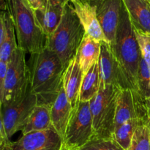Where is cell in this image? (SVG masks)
Returning <instances> with one entry per match:
<instances>
[{"label":"cell","mask_w":150,"mask_h":150,"mask_svg":"<svg viewBox=\"0 0 150 150\" xmlns=\"http://www.w3.org/2000/svg\"><path fill=\"white\" fill-rule=\"evenodd\" d=\"M29 67L30 88L38 98V105L51 107L62 86L66 67L55 53L45 47L31 55Z\"/></svg>","instance_id":"cell-1"},{"label":"cell","mask_w":150,"mask_h":150,"mask_svg":"<svg viewBox=\"0 0 150 150\" xmlns=\"http://www.w3.org/2000/svg\"><path fill=\"white\" fill-rule=\"evenodd\" d=\"M7 11L16 29L18 45L26 54H34L45 48L46 36L38 23L27 0H5Z\"/></svg>","instance_id":"cell-2"},{"label":"cell","mask_w":150,"mask_h":150,"mask_svg":"<svg viewBox=\"0 0 150 150\" xmlns=\"http://www.w3.org/2000/svg\"><path fill=\"white\" fill-rule=\"evenodd\" d=\"M111 47L133 88L138 90V73L142 53L134 27L124 3L122 7L115 40Z\"/></svg>","instance_id":"cell-3"},{"label":"cell","mask_w":150,"mask_h":150,"mask_svg":"<svg viewBox=\"0 0 150 150\" xmlns=\"http://www.w3.org/2000/svg\"><path fill=\"white\" fill-rule=\"evenodd\" d=\"M85 31L71 3L64 5L62 18L55 32L46 38L45 48L55 53L64 66L76 57Z\"/></svg>","instance_id":"cell-4"},{"label":"cell","mask_w":150,"mask_h":150,"mask_svg":"<svg viewBox=\"0 0 150 150\" xmlns=\"http://www.w3.org/2000/svg\"><path fill=\"white\" fill-rule=\"evenodd\" d=\"M119 91L114 86L101 84L98 95L89 101L95 138H113Z\"/></svg>","instance_id":"cell-5"},{"label":"cell","mask_w":150,"mask_h":150,"mask_svg":"<svg viewBox=\"0 0 150 150\" xmlns=\"http://www.w3.org/2000/svg\"><path fill=\"white\" fill-rule=\"evenodd\" d=\"M25 56L26 53L18 47L9 60L4 88L0 92L1 106L21 99L30 87V70Z\"/></svg>","instance_id":"cell-6"},{"label":"cell","mask_w":150,"mask_h":150,"mask_svg":"<svg viewBox=\"0 0 150 150\" xmlns=\"http://www.w3.org/2000/svg\"><path fill=\"white\" fill-rule=\"evenodd\" d=\"M94 137L95 130L89 102L79 100L72 111L63 137V144L80 149Z\"/></svg>","instance_id":"cell-7"},{"label":"cell","mask_w":150,"mask_h":150,"mask_svg":"<svg viewBox=\"0 0 150 150\" xmlns=\"http://www.w3.org/2000/svg\"><path fill=\"white\" fill-rule=\"evenodd\" d=\"M37 105L38 98L29 87L21 99L10 105L1 106L0 118L9 139L22 130Z\"/></svg>","instance_id":"cell-8"},{"label":"cell","mask_w":150,"mask_h":150,"mask_svg":"<svg viewBox=\"0 0 150 150\" xmlns=\"http://www.w3.org/2000/svg\"><path fill=\"white\" fill-rule=\"evenodd\" d=\"M130 120L150 122L145 98L137 89H120L117 100L115 129Z\"/></svg>","instance_id":"cell-9"},{"label":"cell","mask_w":150,"mask_h":150,"mask_svg":"<svg viewBox=\"0 0 150 150\" xmlns=\"http://www.w3.org/2000/svg\"><path fill=\"white\" fill-rule=\"evenodd\" d=\"M98 63L101 84L111 85L120 89H134L122 67L114 56L109 43L102 42Z\"/></svg>","instance_id":"cell-10"},{"label":"cell","mask_w":150,"mask_h":150,"mask_svg":"<svg viewBox=\"0 0 150 150\" xmlns=\"http://www.w3.org/2000/svg\"><path fill=\"white\" fill-rule=\"evenodd\" d=\"M63 139L54 127L22 135L0 150H61Z\"/></svg>","instance_id":"cell-11"},{"label":"cell","mask_w":150,"mask_h":150,"mask_svg":"<svg viewBox=\"0 0 150 150\" xmlns=\"http://www.w3.org/2000/svg\"><path fill=\"white\" fill-rule=\"evenodd\" d=\"M96 6L97 16L102 30L110 45L115 40L120 18L122 0H96L91 1Z\"/></svg>","instance_id":"cell-12"},{"label":"cell","mask_w":150,"mask_h":150,"mask_svg":"<svg viewBox=\"0 0 150 150\" xmlns=\"http://www.w3.org/2000/svg\"><path fill=\"white\" fill-rule=\"evenodd\" d=\"M85 31V35L101 42L108 43L97 16L96 6L87 0H70Z\"/></svg>","instance_id":"cell-13"},{"label":"cell","mask_w":150,"mask_h":150,"mask_svg":"<svg viewBox=\"0 0 150 150\" xmlns=\"http://www.w3.org/2000/svg\"><path fill=\"white\" fill-rule=\"evenodd\" d=\"M73 109V108L67 98L62 83L59 93L51 108L52 127L55 129L56 131L61 136L62 139L70 121Z\"/></svg>","instance_id":"cell-14"},{"label":"cell","mask_w":150,"mask_h":150,"mask_svg":"<svg viewBox=\"0 0 150 150\" xmlns=\"http://www.w3.org/2000/svg\"><path fill=\"white\" fill-rule=\"evenodd\" d=\"M83 76V70L76 57L69 62L63 76V86L73 108L79 101Z\"/></svg>","instance_id":"cell-15"},{"label":"cell","mask_w":150,"mask_h":150,"mask_svg":"<svg viewBox=\"0 0 150 150\" xmlns=\"http://www.w3.org/2000/svg\"><path fill=\"white\" fill-rule=\"evenodd\" d=\"M133 27L150 35V0H122Z\"/></svg>","instance_id":"cell-16"},{"label":"cell","mask_w":150,"mask_h":150,"mask_svg":"<svg viewBox=\"0 0 150 150\" xmlns=\"http://www.w3.org/2000/svg\"><path fill=\"white\" fill-rule=\"evenodd\" d=\"M64 6L47 1L44 9L35 11L37 20L44 35L51 36L56 31L62 18Z\"/></svg>","instance_id":"cell-17"},{"label":"cell","mask_w":150,"mask_h":150,"mask_svg":"<svg viewBox=\"0 0 150 150\" xmlns=\"http://www.w3.org/2000/svg\"><path fill=\"white\" fill-rule=\"evenodd\" d=\"M101 45L102 42L85 35L76 56L84 75L99 61Z\"/></svg>","instance_id":"cell-18"},{"label":"cell","mask_w":150,"mask_h":150,"mask_svg":"<svg viewBox=\"0 0 150 150\" xmlns=\"http://www.w3.org/2000/svg\"><path fill=\"white\" fill-rule=\"evenodd\" d=\"M51 108L48 105H37L21 130L22 135L34 131L48 130L52 127Z\"/></svg>","instance_id":"cell-19"},{"label":"cell","mask_w":150,"mask_h":150,"mask_svg":"<svg viewBox=\"0 0 150 150\" xmlns=\"http://www.w3.org/2000/svg\"><path fill=\"white\" fill-rule=\"evenodd\" d=\"M100 85L101 76L99 63L97 62L83 76L79 100L82 102H89L92 100L98 95Z\"/></svg>","instance_id":"cell-20"},{"label":"cell","mask_w":150,"mask_h":150,"mask_svg":"<svg viewBox=\"0 0 150 150\" xmlns=\"http://www.w3.org/2000/svg\"><path fill=\"white\" fill-rule=\"evenodd\" d=\"M6 24L4 37L0 42V61L8 62L12 54L18 48L16 38V29L11 17L7 11H1Z\"/></svg>","instance_id":"cell-21"},{"label":"cell","mask_w":150,"mask_h":150,"mask_svg":"<svg viewBox=\"0 0 150 150\" xmlns=\"http://www.w3.org/2000/svg\"><path fill=\"white\" fill-rule=\"evenodd\" d=\"M147 122L141 120H130L114 130L113 138L125 150H127L131 144L134 133L138 127Z\"/></svg>","instance_id":"cell-22"},{"label":"cell","mask_w":150,"mask_h":150,"mask_svg":"<svg viewBox=\"0 0 150 150\" xmlns=\"http://www.w3.org/2000/svg\"><path fill=\"white\" fill-rule=\"evenodd\" d=\"M127 150H150V122L138 127Z\"/></svg>","instance_id":"cell-23"},{"label":"cell","mask_w":150,"mask_h":150,"mask_svg":"<svg viewBox=\"0 0 150 150\" xmlns=\"http://www.w3.org/2000/svg\"><path fill=\"white\" fill-rule=\"evenodd\" d=\"M138 90L146 99L150 97V68L142 57L138 73Z\"/></svg>","instance_id":"cell-24"},{"label":"cell","mask_w":150,"mask_h":150,"mask_svg":"<svg viewBox=\"0 0 150 150\" xmlns=\"http://www.w3.org/2000/svg\"><path fill=\"white\" fill-rule=\"evenodd\" d=\"M79 150H125L114 140L111 139H100L94 137Z\"/></svg>","instance_id":"cell-25"},{"label":"cell","mask_w":150,"mask_h":150,"mask_svg":"<svg viewBox=\"0 0 150 150\" xmlns=\"http://www.w3.org/2000/svg\"><path fill=\"white\" fill-rule=\"evenodd\" d=\"M134 29L140 47L142 57L146 61L150 68V35L137 30L135 28Z\"/></svg>","instance_id":"cell-26"},{"label":"cell","mask_w":150,"mask_h":150,"mask_svg":"<svg viewBox=\"0 0 150 150\" xmlns=\"http://www.w3.org/2000/svg\"><path fill=\"white\" fill-rule=\"evenodd\" d=\"M7 67H8V62L0 61V92L3 90L4 88Z\"/></svg>","instance_id":"cell-27"},{"label":"cell","mask_w":150,"mask_h":150,"mask_svg":"<svg viewBox=\"0 0 150 150\" xmlns=\"http://www.w3.org/2000/svg\"><path fill=\"white\" fill-rule=\"evenodd\" d=\"M27 1L34 11L44 9L47 3L46 0H27Z\"/></svg>","instance_id":"cell-28"},{"label":"cell","mask_w":150,"mask_h":150,"mask_svg":"<svg viewBox=\"0 0 150 150\" xmlns=\"http://www.w3.org/2000/svg\"><path fill=\"white\" fill-rule=\"evenodd\" d=\"M46 1H50L51 3H54V4H62V5L64 6L67 3H68L70 1V0H46Z\"/></svg>","instance_id":"cell-29"},{"label":"cell","mask_w":150,"mask_h":150,"mask_svg":"<svg viewBox=\"0 0 150 150\" xmlns=\"http://www.w3.org/2000/svg\"><path fill=\"white\" fill-rule=\"evenodd\" d=\"M0 9L1 11H7V3L5 0H0Z\"/></svg>","instance_id":"cell-30"},{"label":"cell","mask_w":150,"mask_h":150,"mask_svg":"<svg viewBox=\"0 0 150 150\" xmlns=\"http://www.w3.org/2000/svg\"><path fill=\"white\" fill-rule=\"evenodd\" d=\"M145 101H146V108H147L148 115H149V118L150 120V97L146 98V99H145Z\"/></svg>","instance_id":"cell-31"},{"label":"cell","mask_w":150,"mask_h":150,"mask_svg":"<svg viewBox=\"0 0 150 150\" xmlns=\"http://www.w3.org/2000/svg\"><path fill=\"white\" fill-rule=\"evenodd\" d=\"M61 150H79V149H76V148L70 147V146H66V145H64V144H63L62 146Z\"/></svg>","instance_id":"cell-32"},{"label":"cell","mask_w":150,"mask_h":150,"mask_svg":"<svg viewBox=\"0 0 150 150\" xmlns=\"http://www.w3.org/2000/svg\"><path fill=\"white\" fill-rule=\"evenodd\" d=\"M89 1H96V0H87Z\"/></svg>","instance_id":"cell-33"}]
</instances>
